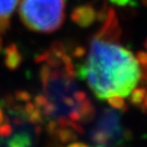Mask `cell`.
Here are the masks:
<instances>
[{
    "label": "cell",
    "mask_w": 147,
    "mask_h": 147,
    "mask_svg": "<svg viewBox=\"0 0 147 147\" xmlns=\"http://www.w3.org/2000/svg\"><path fill=\"white\" fill-rule=\"evenodd\" d=\"M102 25L89 42L78 48L77 76L95 97L126 111L129 106L147 113V53L124 45L115 9L107 8Z\"/></svg>",
    "instance_id": "cell-1"
},
{
    "label": "cell",
    "mask_w": 147,
    "mask_h": 147,
    "mask_svg": "<svg viewBox=\"0 0 147 147\" xmlns=\"http://www.w3.org/2000/svg\"><path fill=\"white\" fill-rule=\"evenodd\" d=\"M40 91L34 97L52 144L79 139L95 115V107L77 76L65 46L55 42L37 58Z\"/></svg>",
    "instance_id": "cell-2"
},
{
    "label": "cell",
    "mask_w": 147,
    "mask_h": 147,
    "mask_svg": "<svg viewBox=\"0 0 147 147\" xmlns=\"http://www.w3.org/2000/svg\"><path fill=\"white\" fill-rule=\"evenodd\" d=\"M44 122L34 97L26 91L8 94L0 102V147H36Z\"/></svg>",
    "instance_id": "cell-3"
},
{
    "label": "cell",
    "mask_w": 147,
    "mask_h": 147,
    "mask_svg": "<svg viewBox=\"0 0 147 147\" xmlns=\"http://www.w3.org/2000/svg\"><path fill=\"white\" fill-rule=\"evenodd\" d=\"M123 115L124 110L109 105L95 111L81 136L87 147H129L131 132Z\"/></svg>",
    "instance_id": "cell-4"
},
{
    "label": "cell",
    "mask_w": 147,
    "mask_h": 147,
    "mask_svg": "<svg viewBox=\"0 0 147 147\" xmlns=\"http://www.w3.org/2000/svg\"><path fill=\"white\" fill-rule=\"evenodd\" d=\"M18 14L29 30L50 34L63 24L65 0H21Z\"/></svg>",
    "instance_id": "cell-5"
},
{
    "label": "cell",
    "mask_w": 147,
    "mask_h": 147,
    "mask_svg": "<svg viewBox=\"0 0 147 147\" xmlns=\"http://www.w3.org/2000/svg\"><path fill=\"white\" fill-rule=\"evenodd\" d=\"M97 18V12L91 4H83L74 8L71 20L80 27L86 28L91 26Z\"/></svg>",
    "instance_id": "cell-6"
},
{
    "label": "cell",
    "mask_w": 147,
    "mask_h": 147,
    "mask_svg": "<svg viewBox=\"0 0 147 147\" xmlns=\"http://www.w3.org/2000/svg\"><path fill=\"white\" fill-rule=\"evenodd\" d=\"M18 0H0V21H10Z\"/></svg>",
    "instance_id": "cell-7"
},
{
    "label": "cell",
    "mask_w": 147,
    "mask_h": 147,
    "mask_svg": "<svg viewBox=\"0 0 147 147\" xmlns=\"http://www.w3.org/2000/svg\"><path fill=\"white\" fill-rule=\"evenodd\" d=\"M18 57H21L18 54V50L16 45H10L6 49V64L7 67H16L18 64Z\"/></svg>",
    "instance_id": "cell-8"
},
{
    "label": "cell",
    "mask_w": 147,
    "mask_h": 147,
    "mask_svg": "<svg viewBox=\"0 0 147 147\" xmlns=\"http://www.w3.org/2000/svg\"><path fill=\"white\" fill-rule=\"evenodd\" d=\"M110 2H113V4L117 5V6H128V5H132L134 3V0H109Z\"/></svg>",
    "instance_id": "cell-9"
},
{
    "label": "cell",
    "mask_w": 147,
    "mask_h": 147,
    "mask_svg": "<svg viewBox=\"0 0 147 147\" xmlns=\"http://www.w3.org/2000/svg\"><path fill=\"white\" fill-rule=\"evenodd\" d=\"M1 47H2V37L0 35V50H1Z\"/></svg>",
    "instance_id": "cell-10"
},
{
    "label": "cell",
    "mask_w": 147,
    "mask_h": 147,
    "mask_svg": "<svg viewBox=\"0 0 147 147\" xmlns=\"http://www.w3.org/2000/svg\"><path fill=\"white\" fill-rule=\"evenodd\" d=\"M144 46H145V49H146V53H147V39H146V41H145V43H144Z\"/></svg>",
    "instance_id": "cell-11"
}]
</instances>
